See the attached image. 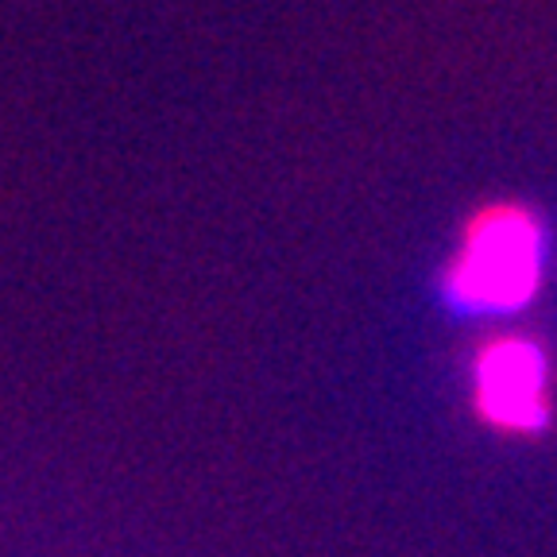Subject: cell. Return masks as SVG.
Here are the masks:
<instances>
[{"label": "cell", "instance_id": "1", "mask_svg": "<svg viewBox=\"0 0 557 557\" xmlns=\"http://www.w3.org/2000/svg\"><path fill=\"white\" fill-rule=\"evenodd\" d=\"M549 275V228L522 201H487L465 218L437 295L461 318H507L542 295Z\"/></svg>", "mask_w": 557, "mask_h": 557}, {"label": "cell", "instance_id": "2", "mask_svg": "<svg viewBox=\"0 0 557 557\" xmlns=\"http://www.w3.org/2000/svg\"><path fill=\"white\" fill-rule=\"evenodd\" d=\"M469 403L487 430L539 437L554 422V360L527 333H496L469 360Z\"/></svg>", "mask_w": 557, "mask_h": 557}]
</instances>
